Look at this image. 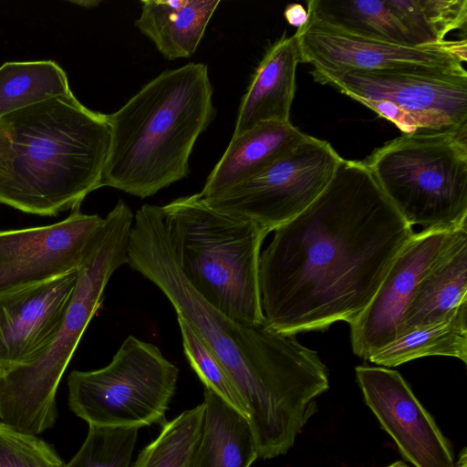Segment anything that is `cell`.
<instances>
[{"label":"cell","instance_id":"12","mask_svg":"<svg viewBox=\"0 0 467 467\" xmlns=\"http://www.w3.org/2000/svg\"><path fill=\"white\" fill-rule=\"evenodd\" d=\"M103 219L77 208L58 223L0 231V295L77 271Z\"/></svg>","mask_w":467,"mask_h":467},{"label":"cell","instance_id":"24","mask_svg":"<svg viewBox=\"0 0 467 467\" xmlns=\"http://www.w3.org/2000/svg\"><path fill=\"white\" fill-rule=\"evenodd\" d=\"M389 1L416 46L441 43L451 31L466 27V0Z\"/></svg>","mask_w":467,"mask_h":467},{"label":"cell","instance_id":"6","mask_svg":"<svg viewBox=\"0 0 467 467\" xmlns=\"http://www.w3.org/2000/svg\"><path fill=\"white\" fill-rule=\"evenodd\" d=\"M179 267L193 289L228 317L265 322L259 259L269 232L256 222L210 207L195 193L162 206Z\"/></svg>","mask_w":467,"mask_h":467},{"label":"cell","instance_id":"16","mask_svg":"<svg viewBox=\"0 0 467 467\" xmlns=\"http://www.w3.org/2000/svg\"><path fill=\"white\" fill-rule=\"evenodd\" d=\"M301 62L297 36L284 33L268 48L251 78L241 100L233 136L264 122L290 121L296 67Z\"/></svg>","mask_w":467,"mask_h":467},{"label":"cell","instance_id":"21","mask_svg":"<svg viewBox=\"0 0 467 467\" xmlns=\"http://www.w3.org/2000/svg\"><path fill=\"white\" fill-rule=\"evenodd\" d=\"M307 15L353 35L418 47L389 0H310Z\"/></svg>","mask_w":467,"mask_h":467},{"label":"cell","instance_id":"26","mask_svg":"<svg viewBox=\"0 0 467 467\" xmlns=\"http://www.w3.org/2000/svg\"><path fill=\"white\" fill-rule=\"evenodd\" d=\"M138 431L89 425L82 446L64 467H130Z\"/></svg>","mask_w":467,"mask_h":467},{"label":"cell","instance_id":"15","mask_svg":"<svg viewBox=\"0 0 467 467\" xmlns=\"http://www.w3.org/2000/svg\"><path fill=\"white\" fill-rule=\"evenodd\" d=\"M77 271L0 295V368L32 360L58 328Z\"/></svg>","mask_w":467,"mask_h":467},{"label":"cell","instance_id":"22","mask_svg":"<svg viewBox=\"0 0 467 467\" xmlns=\"http://www.w3.org/2000/svg\"><path fill=\"white\" fill-rule=\"evenodd\" d=\"M431 356L456 358L467 363V303L444 320L407 331L368 360L392 368Z\"/></svg>","mask_w":467,"mask_h":467},{"label":"cell","instance_id":"3","mask_svg":"<svg viewBox=\"0 0 467 467\" xmlns=\"http://www.w3.org/2000/svg\"><path fill=\"white\" fill-rule=\"evenodd\" d=\"M107 115L73 92L0 118V203L56 216L101 187L109 153Z\"/></svg>","mask_w":467,"mask_h":467},{"label":"cell","instance_id":"23","mask_svg":"<svg viewBox=\"0 0 467 467\" xmlns=\"http://www.w3.org/2000/svg\"><path fill=\"white\" fill-rule=\"evenodd\" d=\"M71 92L67 73L53 60L5 62L0 67V118Z\"/></svg>","mask_w":467,"mask_h":467},{"label":"cell","instance_id":"25","mask_svg":"<svg viewBox=\"0 0 467 467\" xmlns=\"http://www.w3.org/2000/svg\"><path fill=\"white\" fill-rule=\"evenodd\" d=\"M203 414L202 403L167 420L160 435L140 451L131 467H190L200 439Z\"/></svg>","mask_w":467,"mask_h":467},{"label":"cell","instance_id":"31","mask_svg":"<svg viewBox=\"0 0 467 467\" xmlns=\"http://www.w3.org/2000/svg\"><path fill=\"white\" fill-rule=\"evenodd\" d=\"M72 4L78 5L86 8H93L99 5V1L94 0H80V1H70Z\"/></svg>","mask_w":467,"mask_h":467},{"label":"cell","instance_id":"13","mask_svg":"<svg viewBox=\"0 0 467 467\" xmlns=\"http://www.w3.org/2000/svg\"><path fill=\"white\" fill-rule=\"evenodd\" d=\"M357 382L366 405L414 467H454L451 442L397 370L360 365Z\"/></svg>","mask_w":467,"mask_h":467},{"label":"cell","instance_id":"17","mask_svg":"<svg viewBox=\"0 0 467 467\" xmlns=\"http://www.w3.org/2000/svg\"><path fill=\"white\" fill-rule=\"evenodd\" d=\"M291 121H269L233 136L206 179L202 199L215 197L244 182L294 150L307 138Z\"/></svg>","mask_w":467,"mask_h":467},{"label":"cell","instance_id":"5","mask_svg":"<svg viewBox=\"0 0 467 467\" xmlns=\"http://www.w3.org/2000/svg\"><path fill=\"white\" fill-rule=\"evenodd\" d=\"M133 218L131 209L119 200L103 219L77 270L72 296L55 335L29 362L0 368V421L35 436L53 427L61 378L102 304L109 278L127 264Z\"/></svg>","mask_w":467,"mask_h":467},{"label":"cell","instance_id":"32","mask_svg":"<svg viewBox=\"0 0 467 467\" xmlns=\"http://www.w3.org/2000/svg\"><path fill=\"white\" fill-rule=\"evenodd\" d=\"M454 467H467V452L465 447L461 451L459 460Z\"/></svg>","mask_w":467,"mask_h":467},{"label":"cell","instance_id":"11","mask_svg":"<svg viewBox=\"0 0 467 467\" xmlns=\"http://www.w3.org/2000/svg\"><path fill=\"white\" fill-rule=\"evenodd\" d=\"M301 60L311 74L348 70L462 69L467 60V41L410 47L353 35L308 18L296 31Z\"/></svg>","mask_w":467,"mask_h":467},{"label":"cell","instance_id":"20","mask_svg":"<svg viewBox=\"0 0 467 467\" xmlns=\"http://www.w3.org/2000/svg\"><path fill=\"white\" fill-rule=\"evenodd\" d=\"M202 431L190 467H250L258 458L246 417L204 387Z\"/></svg>","mask_w":467,"mask_h":467},{"label":"cell","instance_id":"9","mask_svg":"<svg viewBox=\"0 0 467 467\" xmlns=\"http://www.w3.org/2000/svg\"><path fill=\"white\" fill-rule=\"evenodd\" d=\"M391 121L403 134L467 124V71L348 70L311 74Z\"/></svg>","mask_w":467,"mask_h":467},{"label":"cell","instance_id":"1","mask_svg":"<svg viewBox=\"0 0 467 467\" xmlns=\"http://www.w3.org/2000/svg\"><path fill=\"white\" fill-rule=\"evenodd\" d=\"M413 234L363 161L342 158L324 191L260 254L265 322L294 335L350 326Z\"/></svg>","mask_w":467,"mask_h":467},{"label":"cell","instance_id":"27","mask_svg":"<svg viewBox=\"0 0 467 467\" xmlns=\"http://www.w3.org/2000/svg\"><path fill=\"white\" fill-rule=\"evenodd\" d=\"M184 354L204 387L213 390L230 406L247 418L245 406L223 366L194 334L186 321L177 316Z\"/></svg>","mask_w":467,"mask_h":467},{"label":"cell","instance_id":"2","mask_svg":"<svg viewBox=\"0 0 467 467\" xmlns=\"http://www.w3.org/2000/svg\"><path fill=\"white\" fill-rule=\"evenodd\" d=\"M127 264L152 282L217 358L247 412L258 457L286 453L329 389L328 370L296 335L265 322L239 323L205 301L182 275L161 206L142 205L130 229Z\"/></svg>","mask_w":467,"mask_h":467},{"label":"cell","instance_id":"33","mask_svg":"<svg viewBox=\"0 0 467 467\" xmlns=\"http://www.w3.org/2000/svg\"><path fill=\"white\" fill-rule=\"evenodd\" d=\"M386 467H410L409 465H407L404 462H401V461H397Z\"/></svg>","mask_w":467,"mask_h":467},{"label":"cell","instance_id":"28","mask_svg":"<svg viewBox=\"0 0 467 467\" xmlns=\"http://www.w3.org/2000/svg\"><path fill=\"white\" fill-rule=\"evenodd\" d=\"M47 445L0 421V467H39Z\"/></svg>","mask_w":467,"mask_h":467},{"label":"cell","instance_id":"30","mask_svg":"<svg viewBox=\"0 0 467 467\" xmlns=\"http://www.w3.org/2000/svg\"><path fill=\"white\" fill-rule=\"evenodd\" d=\"M65 464L55 450L48 444L45 450L39 467H64Z\"/></svg>","mask_w":467,"mask_h":467},{"label":"cell","instance_id":"8","mask_svg":"<svg viewBox=\"0 0 467 467\" xmlns=\"http://www.w3.org/2000/svg\"><path fill=\"white\" fill-rule=\"evenodd\" d=\"M178 376L158 347L129 336L106 367L69 374L68 405L88 426H162Z\"/></svg>","mask_w":467,"mask_h":467},{"label":"cell","instance_id":"7","mask_svg":"<svg viewBox=\"0 0 467 467\" xmlns=\"http://www.w3.org/2000/svg\"><path fill=\"white\" fill-rule=\"evenodd\" d=\"M363 162L410 225H467V124L402 134Z\"/></svg>","mask_w":467,"mask_h":467},{"label":"cell","instance_id":"14","mask_svg":"<svg viewBox=\"0 0 467 467\" xmlns=\"http://www.w3.org/2000/svg\"><path fill=\"white\" fill-rule=\"evenodd\" d=\"M454 230L414 233L390 265L371 301L350 325L354 354L368 358L403 331V317L416 287L441 254Z\"/></svg>","mask_w":467,"mask_h":467},{"label":"cell","instance_id":"18","mask_svg":"<svg viewBox=\"0 0 467 467\" xmlns=\"http://www.w3.org/2000/svg\"><path fill=\"white\" fill-rule=\"evenodd\" d=\"M465 303L467 225L453 232L441 254L419 282L403 317L402 334L444 320Z\"/></svg>","mask_w":467,"mask_h":467},{"label":"cell","instance_id":"4","mask_svg":"<svg viewBox=\"0 0 467 467\" xmlns=\"http://www.w3.org/2000/svg\"><path fill=\"white\" fill-rule=\"evenodd\" d=\"M207 66L161 72L107 114L110 129L101 187L147 198L188 175L198 137L214 118Z\"/></svg>","mask_w":467,"mask_h":467},{"label":"cell","instance_id":"10","mask_svg":"<svg viewBox=\"0 0 467 467\" xmlns=\"http://www.w3.org/2000/svg\"><path fill=\"white\" fill-rule=\"evenodd\" d=\"M341 160L329 142L308 135L254 177L202 200L216 211L253 220L270 233L297 216L318 197Z\"/></svg>","mask_w":467,"mask_h":467},{"label":"cell","instance_id":"29","mask_svg":"<svg viewBox=\"0 0 467 467\" xmlns=\"http://www.w3.org/2000/svg\"><path fill=\"white\" fill-rule=\"evenodd\" d=\"M284 16L288 24L297 28L302 27L308 19L307 12L299 4L288 5L285 9Z\"/></svg>","mask_w":467,"mask_h":467},{"label":"cell","instance_id":"19","mask_svg":"<svg viewBox=\"0 0 467 467\" xmlns=\"http://www.w3.org/2000/svg\"><path fill=\"white\" fill-rule=\"evenodd\" d=\"M136 27L168 60L191 57L198 47L219 0L141 1Z\"/></svg>","mask_w":467,"mask_h":467}]
</instances>
